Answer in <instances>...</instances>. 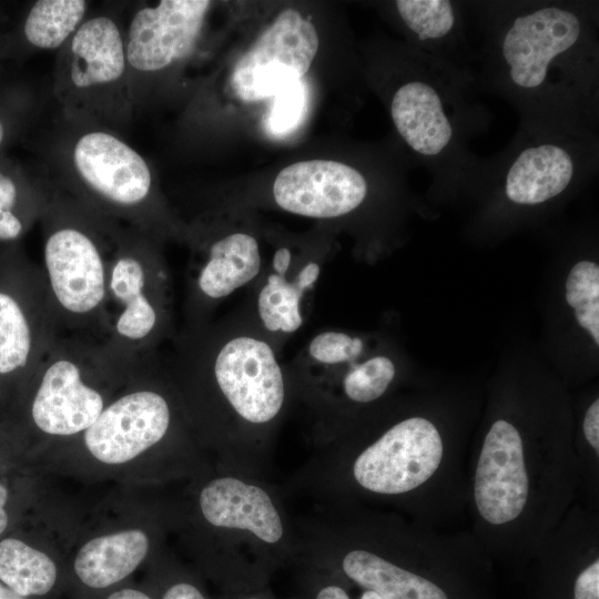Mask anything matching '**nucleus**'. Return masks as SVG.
Masks as SVG:
<instances>
[{
    "mask_svg": "<svg viewBox=\"0 0 599 599\" xmlns=\"http://www.w3.org/2000/svg\"><path fill=\"white\" fill-rule=\"evenodd\" d=\"M245 599H263V598L257 597V596H252V597H247V598H245Z\"/></svg>",
    "mask_w": 599,
    "mask_h": 599,
    "instance_id": "39",
    "label": "nucleus"
},
{
    "mask_svg": "<svg viewBox=\"0 0 599 599\" xmlns=\"http://www.w3.org/2000/svg\"><path fill=\"white\" fill-rule=\"evenodd\" d=\"M529 493L519 432L497 420L487 433L475 476V501L481 517L501 525L516 519Z\"/></svg>",
    "mask_w": 599,
    "mask_h": 599,
    "instance_id": "14",
    "label": "nucleus"
},
{
    "mask_svg": "<svg viewBox=\"0 0 599 599\" xmlns=\"http://www.w3.org/2000/svg\"><path fill=\"white\" fill-rule=\"evenodd\" d=\"M573 175L570 154L556 144L525 149L506 176V194L517 204L534 205L560 194Z\"/></svg>",
    "mask_w": 599,
    "mask_h": 599,
    "instance_id": "21",
    "label": "nucleus"
},
{
    "mask_svg": "<svg viewBox=\"0 0 599 599\" xmlns=\"http://www.w3.org/2000/svg\"><path fill=\"white\" fill-rule=\"evenodd\" d=\"M141 490L115 485L83 507L67 557L64 597H90L133 580L156 556L158 521Z\"/></svg>",
    "mask_w": 599,
    "mask_h": 599,
    "instance_id": "3",
    "label": "nucleus"
},
{
    "mask_svg": "<svg viewBox=\"0 0 599 599\" xmlns=\"http://www.w3.org/2000/svg\"><path fill=\"white\" fill-rule=\"evenodd\" d=\"M48 479L34 470L0 475V538L51 493Z\"/></svg>",
    "mask_w": 599,
    "mask_h": 599,
    "instance_id": "24",
    "label": "nucleus"
},
{
    "mask_svg": "<svg viewBox=\"0 0 599 599\" xmlns=\"http://www.w3.org/2000/svg\"><path fill=\"white\" fill-rule=\"evenodd\" d=\"M9 414V402L0 388V423L6 424Z\"/></svg>",
    "mask_w": 599,
    "mask_h": 599,
    "instance_id": "36",
    "label": "nucleus"
},
{
    "mask_svg": "<svg viewBox=\"0 0 599 599\" xmlns=\"http://www.w3.org/2000/svg\"><path fill=\"white\" fill-rule=\"evenodd\" d=\"M201 518L212 527L242 529L274 544L283 536V526L270 496L260 487L234 477L206 483L197 495Z\"/></svg>",
    "mask_w": 599,
    "mask_h": 599,
    "instance_id": "16",
    "label": "nucleus"
},
{
    "mask_svg": "<svg viewBox=\"0 0 599 599\" xmlns=\"http://www.w3.org/2000/svg\"><path fill=\"white\" fill-rule=\"evenodd\" d=\"M344 573L384 599H448L430 580L366 550H352L342 561Z\"/></svg>",
    "mask_w": 599,
    "mask_h": 599,
    "instance_id": "22",
    "label": "nucleus"
},
{
    "mask_svg": "<svg viewBox=\"0 0 599 599\" xmlns=\"http://www.w3.org/2000/svg\"><path fill=\"white\" fill-rule=\"evenodd\" d=\"M293 262L290 248H277L258 290L256 314L267 333L290 335L303 326V301L314 290L321 265L316 261H307L295 266Z\"/></svg>",
    "mask_w": 599,
    "mask_h": 599,
    "instance_id": "17",
    "label": "nucleus"
},
{
    "mask_svg": "<svg viewBox=\"0 0 599 599\" xmlns=\"http://www.w3.org/2000/svg\"><path fill=\"white\" fill-rule=\"evenodd\" d=\"M143 583L154 599H207L201 587L185 575L166 572L154 556L145 567Z\"/></svg>",
    "mask_w": 599,
    "mask_h": 599,
    "instance_id": "28",
    "label": "nucleus"
},
{
    "mask_svg": "<svg viewBox=\"0 0 599 599\" xmlns=\"http://www.w3.org/2000/svg\"><path fill=\"white\" fill-rule=\"evenodd\" d=\"M441 458L443 441L435 425L426 418L412 417L394 425L362 451L353 473L363 488L397 495L428 480Z\"/></svg>",
    "mask_w": 599,
    "mask_h": 599,
    "instance_id": "10",
    "label": "nucleus"
},
{
    "mask_svg": "<svg viewBox=\"0 0 599 599\" xmlns=\"http://www.w3.org/2000/svg\"><path fill=\"white\" fill-rule=\"evenodd\" d=\"M3 134H4L3 125H2V123L0 121V144H1L2 140H3Z\"/></svg>",
    "mask_w": 599,
    "mask_h": 599,
    "instance_id": "38",
    "label": "nucleus"
},
{
    "mask_svg": "<svg viewBox=\"0 0 599 599\" xmlns=\"http://www.w3.org/2000/svg\"><path fill=\"white\" fill-rule=\"evenodd\" d=\"M109 261L77 226L48 235L42 274L59 334L108 341Z\"/></svg>",
    "mask_w": 599,
    "mask_h": 599,
    "instance_id": "4",
    "label": "nucleus"
},
{
    "mask_svg": "<svg viewBox=\"0 0 599 599\" xmlns=\"http://www.w3.org/2000/svg\"><path fill=\"white\" fill-rule=\"evenodd\" d=\"M573 599H599V560L585 568L576 579Z\"/></svg>",
    "mask_w": 599,
    "mask_h": 599,
    "instance_id": "32",
    "label": "nucleus"
},
{
    "mask_svg": "<svg viewBox=\"0 0 599 599\" xmlns=\"http://www.w3.org/2000/svg\"><path fill=\"white\" fill-rule=\"evenodd\" d=\"M24 470L32 469L6 425L0 423V475Z\"/></svg>",
    "mask_w": 599,
    "mask_h": 599,
    "instance_id": "31",
    "label": "nucleus"
},
{
    "mask_svg": "<svg viewBox=\"0 0 599 599\" xmlns=\"http://www.w3.org/2000/svg\"><path fill=\"white\" fill-rule=\"evenodd\" d=\"M125 61L120 30L108 17L88 20L72 37L70 79L77 88L88 89L119 80Z\"/></svg>",
    "mask_w": 599,
    "mask_h": 599,
    "instance_id": "20",
    "label": "nucleus"
},
{
    "mask_svg": "<svg viewBox=\"0 0 599 599\" xmlns=\"http://www.w3.org/2000/svg\"><path fill=\"white\" fill-rule=\"evenodd\" d=\"M174 427L175 406L149 354L89 428L38 456L31 468L47 477L145 488L159 478V457Z\"/></svg>",
    "mask_w": 599,
    "mask_h": 599,
    "instance_id": "1",
    "label": "nucleus"
},
{
    "mask_svg": "<svg viewBox=\"0 0 599 599\" xmlns=\"http://www.w3.org/2000/svg\"><path fill=\"white\" fill-rule=\"evenodd\" d=\"M67 599H154L149 588L143 582L130 580L104 592L84 597Z\"/></svg>",
    "mask_w": 599,
    "mask_h": 599,
    "instance_id": "33",
    "label": "nucleus"
},
{
    "mask_svg": "<svg viewBox=\"0 0 599 599\" xmlns=\"http://www.w3.org/2000/svg\"><path fill=\"white\" fill-rule=\"evenodd\" d=\"M566 301L575 309L579 325L599 345V266L590 261L577 263L566 282Z\"/></svg>",
    "mask_w": 599,
    "mask_h": 599,
    "instance_id": "26",
    "label": "nucleus"
},
{
    "mask_svg": "<svg viewBox=\"0 0 599 599\" xmlns=\"http://www.w3.org/2000/svg\"><path fill=\"white\" fill-rule=\"evenodd\" d=\"M396 8L419 40L444 38L455 26L453 4L446 0H399Z\"/></svg>",
    "mask_w": 599,
    "mask_h": 599,
    "instance_id": "27",
    "label": "nucleus"
},
{
    "mask_svg": "<svg viewBox=\"0 0 599 599\" xmlns=\"http://www.w3.org/2000/svg\"><path fill=\"white\" fill-rule=\"evenodd\" d=\"M583 433L591 447L599 453V399L588 408L583 419Z\"/></svg>",
    "mask_w": 599,
    "mask_h": 599,
    "instance_id": "34",
    "label": "nucleus"
},
{
    "mask_svg": "<svg viewBox=\"0 0 599 599\" xmlns=\"http://www.w3.org/2000/svg\"><path fill=\"white\" fill-rule=\"evenodd\" d=\"M82 510L51 491L0 538V581L26 599L64 597L67 557Z\"/></svg>",
    "mask_w": 599,
    "mask_h": 599,
    "instance_id": "5",
    "label": "nucleus"
},
{
    "mask_svg": "<svg viewBox=\"0 0 599 599\" xmlns=\"http://www.w3.org/2000/svg\"><path fill=\"white\" fill-rule=\"evenodd\" d=\"M390 113L400 136L419 154L437 155L451 141L453 126L441 100L424 82L412 81L398 88L392 100Z\"/></svg>",
    "mask_w": 599,
    "mask_h": 599,
    "instance_id": "19",
    "label": "nucleus"
},
{
    "mask_svg": "<svg viewBox=\"0 0 599 599\" xmlns=\"http://www.w3.org/2000/svg\"><path fill=\"white\" fill-rule=\"evenodd\" d=\"M305 106V91L302 81L291 83L274 95L268 118L273 132L282 134L295 128Z\"/></svg>",
    "mask_w": 599,
    "mask_h": 599,
    "instance_id": "29",
    "label": "nucleus"
},
{
    "mask_svg": "<svg viewBox=\"0 0 599 599\" xmlns=\"http://www.w3.org/2000/svg\"><path fill=\"white\" fill-rule=\"evenodd\" d=\"M580 31L579 18L559 7L518 16L501 42L512 83L527 90L541 87L551 62L577 43Z\"/></svg>",
    "mask_w": 599,
    "mask_h": 599,
    "instance_id": "12",
    "label": "nucleus"
},
{
    "mask_svg": "<svg viewBox=\"0 0 599 599\" xmlns=\"http://www.w3.org/2000/svg\"><path fill=\"white\" fill-rule=\"evenodd\" d=\"M318 50L314 24L294 9L282 11L235 64L231 83L245 102L274 97L301 81Z\"/></svg>",
    "mask_w": 599,
    "mask_h": 599,
    "instance_id": "9",
    "label": "nucleus"
},
{
    "mask_svg": "<svg viewBox=\"0 0 599 599\" xmlns=\"http://www.w3.org/2000/svg\"><path fill=\"white\" fill-rule=\"evenodd\" d=\"M262 273V256L256 238L236 232L214 241L196 271L193 297L211 304L229 297Z\"/></svg>",
    "mask_w": 599,
    "mask_h": 599,
    "instance_id": "18",
    "label": "nucleus"
},
{
    "mask_svg": "<svg viewBox=\"0 0 599 599\" xmlns=\"http://www.w3.org/2000/svg\"><path fill=\"white\" fill-rule=\"evenodd\" d=\"M315 599H351L347 592L337 585H326L315 595ZM359 599H384L372 590H365Z\"/></svg>",
    "mask_w": 599,
    "mask_h": 599,
    "instance_id": "35",
    "label": "nucleus"
},
{
    "mask_svg": "<svg viewBox=\"0 0 599 599\" xmlns=\"http://www.w3.org/2000/svg\"><path fill=\"white\" fill-rule=\"evenodd\" d=\"M18 192L14 182L0 172V240L12 241L20 236L22 222L13 212Z\"/></svg>",
    "mask_w": 599,
    "mask_h": 599,
    "instance_id": "30",
    "label": "nucleus"
},
{
    "mask_svg": "<svg viewBox=\"0 0 599 599\" xmlns=\"http://www.w3.org/2000/svg\"><path fill=\"white\" fill-rule=\"evenodd\" d=\"M0 599H26L0 581Z\"/></svg>",
    "mask_w": 599,
    "mask_h": 599,
    "instance_id": "37",
    "label": "nucleus"
},
{
    "mask_svg": "<svg viewBox=\"0 0 599 599\" xmlns=\"http://www.w3.org/2000/svg\"><path fill=\"white\" fill-rule=\"evenodd\" d=\"M58 335L42 271L0 264V388L9 410Z\"/></svg>",
    "mask_w": 599,
    "mask_h": 599,
    "instance_id": "6",
    "label": "nucleus"
},
{
    "mask_svg": "<svg viewBox=\"0 0 599 599\" xmlns=\"http://www.w3.org/2000/svg\"><path fill=\"white\" fill-rule=\"evenodd\" d=\"M83 0H39L24 22L27 40L40 49H57L77 29L84 17Z\"/></svg>",
    "mask_w": 599,
    "mask_h": 599,
    "instance_id": "23",
    "label": "nucleus"
},
{
    "mask_svg": "<svg viewBox=\"0 0 599 599\" xmlns=\"http://www.w3.org/2000/svg\"><path fill=\"white\" fill-rule=\"evenodd\" d=\"M366 194L362 173L336 161L293 163L273 183V196L282 210L314 219L345 215L357 209Z\"/></svg>",
    "mask_w": 599,
    "mask_h": 599,
    "instance_id": "11",
    "label": "nucleus"
},
{
    "mask_svg": "<svg viewBox=\"0 0 599 599\" xmlns=\"http://www.w3.org/2000/svg\"><path fill=\"white\" fill-rule=\"evenodd\" d=\"M362 353L339 361L348 366L343 376V389L351 400L369 403L379 398L386 392L395 376V365L390 358L382 355L359 363L357 361Z\"/></svg>",
    "mask_w": 599,
    "mask_h": 599,
    "instance_id": "25",
    "label": "nucleus"
},
{
    "mask_svg": "<svg viewBox=\"0 0 599 599\" xmlns=\"http://www.w3.org/2000/svg\"><path fill=\"white\" fill-rule=\"evenodd\" d=\"M210 6L207 0H162L154 8L139 10L129 29L128 62L139 71L152 72L190 54Z\"/></svg>",
    "mask_w": 599,
    "mask_h": 599,
    "instance_id": "13",
    "label": "nucleus"
},
{
    "mask_svg": "<svg viewBox=\"0 0 599 599\" xmlns=\"http://www.w3.org/2000/svg\"><path fill=\"white\" fill-rule=\"evenodd\" d=\"M170 324L167 271L140 250H119L110 257L108 343L138 358L151 354Z\"/></svg>",
    "mask_w": 599,
    "mask_h": 599,
    "instance_id": "7",
    "label": "nucleus"
},
{
    "mask_svg": "<svg viewBox=\"0 0 599 599\" xmlns=\"http://www.w3.org/2000/svg\"><path fill=\"white\" fill-rule=\"evenodd\" d=\"M79 175L100 197L120 207H134L150 194L151 172L131 146L105 132H90L75 143Z\"/></svg>",
    "mask_w": 599,
    "mask_h": 599,
    "instance_id": "15",
    "label": "nucleus"
},
{
    "mask_svg": "<svg viewBox=\"0 0 599 599\" xmlns=\"http://www.w3.org/2000/svg\"><path fill=\"white\" fill-rule=\"evenodd\" d=\"M206 343L190 361L197 363L242 419L256 425L273 420L285 397L284 375L273 346L248 333Z\"/></svg>",
    "mask_w": 599,
    "mask_h": 599,
    "instance_id": "8",
    "label": "nucleus"
},
{
    "mask_svg": "<svg viewBox=\"0 0 599 599\" xmlns=\"http://www.w3.org/2000/svg\"><path fill=\"white\" fill-rule=\"evenodd\" d=\"M139 358L108 342L59 334L17 394L4 424L30 467L44 451L89 428Z\"/></svg>",
    "mask_w": 599,
    "mask_h": 599,
    "instance_id": "2",
    "label": "nucleus"
}]
</instances>
